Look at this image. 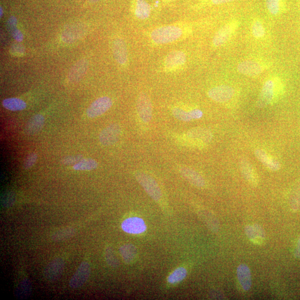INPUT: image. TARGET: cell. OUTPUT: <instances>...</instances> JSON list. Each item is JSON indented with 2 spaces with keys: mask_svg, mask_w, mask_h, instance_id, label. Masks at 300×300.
Wrapping results in <instances>:
<instances>
[{
  "mask_svg": "<svg viewBox=\"0 0 300 300\" xmlns=\"http://www.w3.org/2000/svg\"><path fill=\"white\" fill-rule=\"evenodd\" d=\"M134 10L136 18L143 20L149 18L151 8L150 4L145 0H136Z\"/></svg>",
  "mask_w": 300,
  "mask_h": 300,
  "instance_id": "603a6c76",
  "label": "cell"
},
{
  "mask_svg": "<svg viewBox=\"0 0 300 300\" xmlns=\"http://www.w3.org/2000/svg\"><path fill=\"white\" fill-rule=\"evenodd\" d=\"M200 217L209 229L213 232L216 233L219 230L220 224L217 218L212 212H199Z\"/></svg>",
  "mask_w": 300,
  "mask_h": 300,
  "instance_id": "d4e9b609",
  "label": "cell"
},
{
  "mask_svg": "<svg viewBox=\"0 0 300 300\" xmlns=\"http://www.w3.org/2000/svg\"><path fill=\"white\" fill-rule=\"evenodd\" d=\"M12 35H13V36L16 41L18 42L22 41L23 36V34L21 32V31H19L17 29H15L13 31V32H12Z\"/></svg>",
  "mask_w": 300,
  "mask_h": 300,
  "instance_id": "ee69618b",
  "label": "cell"
},
{
  "mask_svg": "<svg viewBox=\"0 0 300 300\" xmlns=\"http://www.w3.org/2000/svg\"><path fill=\"white\" fill-rule=\"evenodd\" d=\"M236 1V0H211V2L215 5H221V4L227 3Z\"/></svg>",
  "mask_w": 300,
  "mask_h": 300,
  "instance_id": "bcb514c9",
  "label": "cell"
},
{
  "mask_svg": "<svg viewBox=\"0 0 300 300\" xmlns=\"http://www.w3.org/2000/svg\"><path fill=\"white\" fill-rule=\"evenodd\" d=\"M65 265L64 260L61 258L53 260L45 268L44 276L46 279L50 282L56 281L63 272Z\"/></svg>",
  "mask_w": 300,
  "mask_h": 300,
  "instance_id": "8fae6325",
  "label": "cell"
},
{
  "mask_svg": "<svg viewBox=\"0 0 300 300\" xmlns=\"http://www.w3.org/2000/svg\"><path fill=\"white\" fill-rule=\"evenodd\" d=\"M264 70L263 65L255 61H245L241 62L237 66V71L239 72L250 77L259 76Z\"/></svg>",
  "mask_w": 300,
  "mask_h": 300,
  "instance_id": "4fadbf2b",
  "label": "cell"
},
{
  "mask_svg": "<svg viewBox=\"0 0 300 300\" xmlns=\"http://www.w3.org/2000/svg\"><path fill=\"white\" fill-rule=\"evenodd\" d=\"M91 273V268L88 262L82 263L75 274L70 279L69 286L73 289L83 286L87 282Z\"/></svg>",
  "mask_w": 300,
  "mask_h": 300,
  "instance_id": "8992f818",
  "label": "cell"
},
{
  "mask_svg": "<svg viewBox=\"0 0 300 300\" xmlns=\"http://www.w3.org/2000/svg\"><path fill=\"white\" fill-rule=\"evenodd\" d=\"M0 13H1V14H0V17H1V18L3 15V10L2 9V7L0 8Z\"/></svg>",
  "mask_w": 300,
  "mask_h": 300,
  "instance_id": "c3c4849f",
  "label": "cell"
},
{
  "mask_svg": "<svg viewBox=\"0 0 300 300\" xmlns=\"http://www.w3.org/2000/svg\"><path fill=\"white\" fill-rule=\"evenodd\" d=\"M183 34L181 27L177 26H165L156 29L151 33V40L159 45L169 44L180 38Z\"/></svg>",
  "mask_w": 300,
  "mask_h": 300,
  "instance_id": "6da1fadb",
  "label": "cell"
},
{
  "mask_svg": "<svg viewBox=\"0 0 300 300\" xmlns=\"http://www.w3.org/2000/svg\"><path fill=\"white\" fill-rule=\"evenodd\" d=\"M190 114L192 119H199L203 116V112L198 109H194L190 111Z\"/></svg>",
  "mask_w": 300,
  "mask_h": 300,
  "instance_id": "7bdbcfd3",
  "label": "cell"
},
{
  "mask_svg": "<svg viewBox=\"0 0 300 300\" xmlns=\"http://www.w3.org/2000/svg\"><path fill=\"white\" fill-rule=\"evenodd\" d=\"M290 205L292 211L294 212H297L300 210V182L296 185L292 193Z\"/></svg>",
  "mask_w": 300,
  "mask_h": 300,
  "instance_id": "f546056e",
  "label": "cell"
},
{
  "mask_svg": "<svg viewBox=\"0 0 300 300\" xmlns=\"http://www.w3.org/2000/svg\"><path fill=\"white\" fill-rule=\"evenodd\" d=\"M187 276V270L184 267H178L172 274H170L167 279L170 283L175 284L180 282L185 279Z\"/></svg>",
  "mask_w": 300,
  "mask_h": 300,
  "instance_id": "4dcf8cb0",
  "label": "cell"
},
{
  "mask_svg": "<svg viewBox=\"0 0 300 300\" xmlns=\"http://www.w3.org/2000/svg\"><path fill=\"white\" fill-rule=\"evenodd\" d=\"M275 83L272 80H268L263 85L262 91L257 101L256 106L260 108L266 107L273 101L275 96Z\"/></svg>",
  "mask_w": 300,
  "mask_h": 300,
  "instance_id": "52a82bcc",
  "label": "cell"
},
{
  "mask_svg": "<svg viewBox=\"0 0 300 300\" xmlns=\"http://www.w3.org/2000/svg\"><path fill=\"white\" fill-rule=\"evenodd\" d=\"M45 123L44 117L38 114L31 118L25 126V132L27 135H33L40 131Z\"/></svg>",
  "mask_w": 300,
  "mask_h": 300,
  "instance_id": "7402d4cb",
  "label": "cell"
},
{
  "mask_svg": "<svg viewBox=\"0 0 300 300\" xmlns=\"http://www.w3.org/2000/svg\"><path fill=\"white\" fill-rule=\"evenodd\" d=\"M120 253L124 262L129 264L133 262L136 259L138 250L134 245L126 244L120 247Z\"/></svg>",
  "mask_w": 300,
  "mask_h": 300,
  "instance_id": "cb8c5ba5",
  "label": "cell"
},
{
  "mask_svg": "<svg viewBox=\"0 0 300 300\" xmlns=\"http://www.w3.org/2000/svg\"><path fill=\"white\" fill-rule=\"evenodd\" d=\"M238 25V22L235 21L230 22L222 27L213 37L212 40L213 46L220 47L225 44L235 33Z\"/></svg>",
  "mask_w": 300,
  "mask_h": 300,
  "instance_id": "9c48e42d",
  "label": "cell"
},
{
  "mask_svg": "<svg viewBox=\"0 0 300 300\" xmlns=\"http://www.w3.org/2000/svg\"><path fill=\"white\" fill-rule=\"evenodd\" d=\"M180 172L186 180L196 188H204L205 186V179L195 170L187 167H181Z\"/></svg>",
  "mask_w": 300,
  "mask_h": 300,
  "instance_id": "e0dca14e",
  "label": "cell"
},
{
  "mask_svg": "<svg viewBox=\"0 0 300 300\" xmlns=\"http://www.w3.org/2000/svg\"><path fill=\"white\" fill-rule=\"evenodd\" d=\"M124 232L130 234H140L146 231V225L145 222L138 217L128 218L124 220L122 225Z\"/></svg>",
  "mask_w": 300,
  "mask_h": 300,
  "instance_id": "7c38bea8",
  "label": "cell"
},
{
  "mask_svg": "<svg viewBox=\"0 0 300 300\" xmlns=\"http://www.w3.org/2000/svg\"><path fill=\"white\" fill-rule=\"evenodd\" d=\"M15 200L14 196L11 193H6L4 194L2 198V204L3 206L7 207L14 203Z\"/></svg>",
  "mask_w": 300,
  "mask_h": 300,
  "instance_id": "ab89813d",
  "label": "cell"
},
{
  "mask_svg": "<svg viewBox=\"0 0 300 300\" xmlns=\"http://www.w3.org/2000/svg\"><path fill=\"white\" fill-rule=\"evenodd\" d=\"M294 255L296 258L300 259V237L298 241L297 247L295 248Z\"/></svg>",
  "mask_w": 300,
  "mask_h": 300,
  "instance_id": "f6af8a7d",
  "label": "cell"
},
{
  "mask_svg": "<svg viewBox=\"0 0 300 300\" xmlns=\"http://www.w3.org/2000/svg\"><path fill=\"white\" fill-rule=\"evenodd\" d=\"M17 19L14 17H12L9 19L7 22L8 28L11 30L13 32L15 29H17Z\"/></svg>",
  "mask_w": 300,
  "mask_h": 300,
  "instance_id": "b9f144b4",
  "label": "cell"
},
{
  "mask_svg": "<svg viewBox=\"0 0 300 300\" xmlns=\"http://www.w3.org/2000/svg\"><path fill=\"white\" fill-rule=\"evenodd\" d=\"M88 1L89 2L91 3H96L100 1V0H88Z\"/></svg>",
  "mask_w": 300,
  "mask_h": 300,
  "instance_id": "7dc6e473",
  "label": "cell"
},
{
  "mask_svg": "<svg viewBox=\"0 0 300 300\" xmlns=\"http://www.w3.org/2000/svg\"><path fill=\"white\" fill-rule=\"evenodd\" d=\"M31 285L29 280L25 279L19 284L16 291V297L18 299H24L28 298L31 294Z\"/></svg>",
  "mask_w": 300,
  "mask_h": 300,
  "instance_id": "4316f807",
  "label": "cell"
},
{
  "mask_svg": "<svg viewBox=\"0 0 300 300\" xmlns=\"http://www.w3.org/2000/svg\"><path fill=\"white\" fill-rule=\"evenodd\" d=\"M254 226L256 229L257 232H258L259 238L261 242L263 244L264 241H265L266 239L265 232L264 229L261 227L260 225L255 224H254Z\"/></svg>",
  "mask_w": 300,
  "mask_h": 300,
  "instance_id": "60d3db41",
  "label": "cell"
},
{
  "mask_svg": "<svg viewBox=\"0 0 300 300\" xmlns=\"http://www.w3.org/2000/svg\"><path fill=\"white\" fill-rule=\"evenodd\" d=\"M98 163L92 159H83L73 166V169L79 171H89L97 168Z\"/></svg>",
  "mask_w": 300,
  "mask_h": 300,
  "instance_id": "83f0119b",
  "label": "cell"
},
{
  "mask_svg": "<svg viewBox=\"0 0 300 300\" xmlns=\"http://www.w3.org/2000/svg\"><path fill=\"white\" fill-rule=\"evenodd\" d=\"M252 34L256 38H262L264 36L265 31L262 22L256 20L252 23Z\"/></svg>",
  "mask_w": 300,
  "mask_h": 300,
  "instance_id": "e575fe53",
  "label": "cell"
},
{
  "mask_svg": "<svg viewBox=\"0 0 300 300\" xmlns=\"http://www.w3.org/2000/svg\"><path fill=\"white\" fill-rule=\"evenodd\" d=\"M135 176L139 184L154 200L159 202L161 199V189L153 177L142 171H136Z\"/></svg>",
  "mask_w": 300,
  "mask_h": 300,
  "instance_id": "7a4b0ae2",
  "label": "cell"
},
{
  "mask_svg": "<svg viewBox=\"0 0 300 300\" xmlns=\"http://www.w3.org/2000/svg\"><path fill=\"white\" fill-rule=\"evenodd\" d=\"M235 93V89L228 85H220L213 88L208 92L210 99L215 102L225 103L231 100Z\"/></svg>",
  "mask_w": 300,
  "mask_h": 300,
  "instance_id": "277c9868",
  "label": "cell"
},
{
  "mask_svg": "<svg viewBox=\"0 0 300 300\" xmlns=\"http://www.w3.org/2000/svg\"><path fill=\"white\" fill-rule=\"evenodd\" d=\"M266 4L268 11L273 15L280 14L285 7L283 0H266Z\"/></svg>",
  "mask_w": 300,
  "mask_h": 300,
  "instance_id": "f1b7e54d",
  "label": "cell"
},
{
  "mask_svg": "<svg viewBox=\"0 0 300 300\" xmlns=\"http://www.w3.org/2000/svg\"><path fill=\"white\" fill-rule=\"evenodd\" d=\"M74 229H65L59 231L54 232L53 235V239L55 241H61L70 238L73 235Z\"/></svg>",
  "mask_w": 300,
  "mask_h": 300,
  "instance_id": "836d02e7",
  "label": "cell"
},
{
  "mask_svg": "<svg viewBox=\"0 0 300 300\" xmlns=\"http://www.w3.org/2000/svg\"><path fill=\"white\" fill-rule=\"evenodd\" d=\"M237 276L241 287L245 291L251 289L252 285L251 273L247 265L241 264L237 268Z\"/></svg>",
  "mask_w": 300,
  "mask_h": 300,
  "instance_id": "d6986e66",
  "label": "cell"
},
{
  "mask_svg": "<svg viewBox=\"0 0 300 300\" xmlns=\"http://www.w3.org/2000/svg\"><path fill=\"white\" fill-rule=\"evenodd\" d=\"M245 232L248 239L252 241L253 243L259 245L262 244V243L261 242L259 238L258 232H257L254 225L246 226V227L245 228Z\"/></svg>",
  "mask_w": 300,
  "mask_h": 300,
  "instance_id": "1f68e13d",
  "label": "cell"
},
{
  "mask_svg": "<svg viewBox=\"0 0 300 300\" xmlns=\"http://www.w3.org/2000/svg\"><path fill=\"white\" fill-rule=\"evenodd\" d=\"M173 114L175 118L182 122H189L193 120L190 112H187L181 108H174L173 110Z\"/></svg>",
  "mask_w": 300,
  "mask_h": 300,
  "instance_id": "d6a6232c",
  "label": "cell"
},
{
  "mask_svg": "<svg viewBox=\"0 0 300 300\" xmlns=\"http://www.w3.org/2000/svg\"><path fill=\"white\" fill-rule=\"evenodd\" d=\"M84 159V157L81 155H77L75 156H70L62 159V164L65 165H72L76 164L77 163L80 162L81 159Z\"/></svg>",
  "mask_w": 300,
  "mask_h": 300,
  "instance_id": "8d00e7d4",
  "label": "cell"
},
{
  "mask_svg": "<svg viewBox=\"0 0 300 300\" xmlns=\"http://www.w3.org/2000/svg\"><path fill=\"white\" fill-rule=\"evenodd\" d=\"M4 107L10 111H21L26 107V104L23 100L18 98H10L4 100L2 103Z\"/></svg>",
  "mask_w": 300,
  "mask_h": 300,
  "instance_id": "484cf974",
  "label": "cell"
},
{
  "mask_svg": "<svg viewBox=\"0 0 300 300\" xmlns=\"http://www.w3.org/2000/svg\"><path fill=\"white\" fill-rule=\"evenodd\" d=\"M255 155L257 159L271 171H278L281 168L280 163L276 159L268 157V155L264 150L260 149H256Z\"/></svg>",
  "mask_w": 300,
  "mask_h": 300,
  "instance_id": "44dd1931",
  "label": "cell"
},
{
  "mask_svg": "<svg viewBox=\"0 0 300 300\" xmlns=\"http://www.w3.org/2000/svg\"><path fill=\"white\" fill-rule=\"evenodd\" d=\"M186 54L181 51H175L170 53L165 60V67L168 70H172L180 68L186 62Z\"/></svg>",
  "mask_w": 300,
  "mask_h": 300,
  "instance_id": "9a60e30c",
  "label": "cell"
},
{
  "mask_svg": "<svg viewBox=\"0 0 300 300\" xmlns=\"http://www.w3.org/2000/svg\"><path fill=\"white\" fill-rule=\"evenodd\" d=\"M88 66V61L86 59L77 61L69 73L68 80L70 83H74L79 81L87 71Z\"/></svg>",
  "mask_w": 300,
  "mask_h": 300,
  "instance_id": "ac0fdd59",
  "label": "cell"
},
{
  "mask_svg": "<svg viewBox=\"0 0 300 300\" xmlns=\"http://www.w3.org/2000/svg\"><path fill=\"white\" fill-rule=\"evenodd\" d=\"M106 259L109 265L112 267H118L119 265V261L117 258L114 251L111 247H108L106 250Z\"/></svg>",
  "mask_w": 300,
  "mask_h": 300,
  "instance_id": "d590c367",
  "label": "cell"
},
{
  "mask_svg": "<svg viewBox=\"0 0 300 300\" xmlns=\"http://www.w3.org/2000/svg\"><path fill=\"white\" fill-rule=\"evenodd\" d=\"M84 24H73L64 30L61 35L62 41L65 44H71L79 40L87 32Z\"/></svg>",
  "mask_w": 300,
  "mask_h": 300,
  "instance_id": "30bf717a",
  "label": "cell"
},
{
  "mask_svg": "<svg viewBox=\"0 0 300 300\" xmlns=\"http://www.w3.org/2000/svg\"><path fill=\"white\" fill-rule=\"evenodd\" d=\"M240 169L241 174L249 184L252 186H258L259 183L258 175L253 168L251 163L247 159H241L240 162Z\"/></svg>",
  "mask_w": 300,
  "mask_h": 300,
  "instance_id": "2e32d148",
  "label": "cell"
},
{
  "mask_svg": "<svg viewBox=\"0 0 300 300\" xmlns=\"http://www.w3.org/2000/svg\"><path fill=\"white\" fill-rule=\"evenodd\" d=\"M37 159V155L36 154L32 153L30 154L25 159L24 162V168L25 169H29L31 168L36 163Z\"/></svg>",
  "mask_w": 300,
  "mask_h": 300,
  "instance_id": "74e56055",
  "label": "cell"
},
{
  "mask_svg": "<svg viewBox=\"0 0 300 300\" xmlns=\"http://www.w3.org/2000/svg\"><path fill=\"white\" fill-rule=\"evenodd\" d=\"M122 132L119 124H111L101 131L99 140L104 146H111L118 141Z\"/></svg>",
  "mask_w": 300,
  "mask_h": 300,
  "instance_id": "ba28073f",
  "label": "cell"
},
{
  "mask_svg": "<svg viewBox=\"0 0 300 300\" xmlns=\"http://www.w3.org/2000/svg\"><path fill=\"white\" fill-rule=\"evenodd\" d=\"M11 53L16 56H21L25 53V48L20 44H15L12 45Z\"/></svg>",
  "mask_w": 300,
  "mask_h": 300,
  "instance_id": "f35d334b",
  "label": "cell"
},
{
  "mask_svg": "<svg viewBox=\"0 0 300 300\" xmlns=\"http://www.w3.org/2000/svg\"><path fill=\"white\" fill-rule=\"evenodd\" d=\"M298 1H299V2H300V0H298Z\"/></svg>",
  "mask_w": 300,
  "mask_h": 300,
  "instance_id": "681fc988",
  "label": "cell"
},
{
  "mask_svg": "<svg viewBox=\"0 0 300 300\" xmlns=\"http://www.w3.org/2000/svg\"><path fill=\"white\" fill-rule=\"evenodd\" d=\"M112 49L116 62L121 65H126L128 61V52L125 42L123 39H115L112 42Z\"/></svg>",
  "mask_w": 300,
  "mask_h": 300,
  "instance_id": "5bb4252c",
  "label": "cell"
},
{
  "mask_svg": "<svg viewBox=\"0 0 300 300\" xmlns=\"http://www.w3.org/2000/svg\"><path fill=\"white\" fill-rule=\"evenodd\" d=\"M189 139L203 143H208L212 141V135L211 132L205 128H194L186 134Z\"/></svg>",
  "mask_w": 300,
  "mask_h": 300,
  "instance_id": "ffe728a7",
  "label": "cell"
},
{
  "mask_svg": "<svg viewBox=\"0 0 300 300\" xmlns=\"http://www.w3.org/2000/svg\"><path fill=\"white\" fill-rule=\"evenodd\" d=\"M112 105V101L107 96L100 97L91 104L88 109L87 115L89 118H95L105 114Z\"/></svg>",
  "mask_w": 300,
  "mask_h": 300,
  "instance_id": "5b68a950",
  "label": "cell"
},
{
  "mask_svg": "<svg viewBox=\"0 0 300 300\" xmlns=\"http://www.w3.org/2000/svg\"><path fill=\"white\" fill-rule=\"evenodd\" d=\"M136 105L140 119L143 123H149L153 116V107L149 96L145 93H140Z\"/></svg>",
  "mask_w": 300,
  "mask_h": 300,
  "instance_id": "3957f363",
  "label": "cell"
}]
</instances>
